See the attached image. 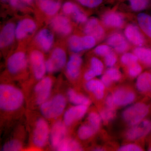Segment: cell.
I'll return each mask as SVG.
<instances>
[{
    "mask_svg": "<svg viewBox=\"0 0 151 151\" xmlns=\"http://www.w3.org/2000/svg\"><path fill=\"white\" fill-rule=\"evenodd\" d=\"M24 96L20 89L12 85L1 84L0 86V107L6 111H14L23 104Z\"/></svg>",
    "mask_w": 151,
    "mask_h": 151,
    "instance_id": "obj_1",
    "label": "cell"
},
{
    "mask_svg": "<svg viewBox=\"0 0 151 151\" xmlns=\"http://www.w3.org/2000/svg\"><path fill=\"white\" fill-rule=\"evenodd\" d=\"M66 105L65 97L62 94H57L40 105V112L46 119H56L63 113Z\"/></svg>",
    "mask_w": 151,
    "mask_h": 151,
    "instance_id": "obj_2",
    "label": "cell"
},
{
    "mask_svg": "<svg viewBox=\"0 0 151 151\" xmlns=\"http://www.w3.org/2000/svg\"><path fill=\"white\" fill-rule=\"evenodd\" d=\"M149 112L147 105L145 103H138L125 109L122 113V117L127 124L133 126L143 121Z\"/></svg>",
    "mask_w": 151,
    "mask_h": 151,
    "instance_id": "obj_3",
    "label": "cell"
},
{
    "mask_svg": "<svg viewBox=\"0 0 151 151\" xmlns=\"http://www.w3.org/2000/svg\"><path fill=\"white\" fill-rule=\"evenodd\" d=\"M49 134V128L47 122L43 119H39L36 124L33 136L35 145L39 148L44 147L48 141Z\"/></svg>",
    "mask_w": 151,
    "mask_h": 151,
    "instance_id": "obj_4",
    "label": "cell"
},
{
    "mask_svg": "<svg viewBox=\"0 0 151 151\" xmlns=\"http://www.w3.org/2000/svg\"><path fill=\"white\" fill-rule=\"evenodd\" d=\"M66 62V54L62 49L58 47L55 49L51 57L45 62L47 71L50 73L60 70Z\"/></svg>",
    "mask_w": 151,
    "mask_h": 151,
    "instance_id": "obj_5",
    "label": "cell"
},
{
    "mask_svg": "<svg viewBox=\"0 0 151 151\" xmlns=\"http://www.w3.org/2000/svg\"><path fill=\"white\" fill-rule=\"evenodd\" d=\"M52 82L49 77H43L36 85L35 91L36 94L37 104L40 105L48 100L52 88Z\"/></svg>",
    "mask_w": 151,
    "mask_h": 151,
    "instance_id": "obj_6",
    "label": "cell"
},
{
    "mask_svg": "<svg viewBox=\"0 0 151 151\" xmlns=\"http://www.w3.org/2000/svg\"><path fill=\"white\" fill-rule=\"evenodd\" d=\"M124 36L127 40L136 47L143 46L146 39L139 26L134 24L127 25L124 29Z\"/></svg>",
    "mask_w": 151,
    "mask_h": 151,
    "instance_id": "obj_7",
    "label": "cell"
},
{
    "mask_svg": "<svg viewBox=\"0 0 151 151\" xmlns=\"http://www.w3.org/2000/svg\"><path fill=\"white\" fill-rule=\"evenodd\" d=\"M30 59L35 77L40 80L47 71L43 54L38 50H34L31 53Z\"/></svg>",
    "mask_w": 151,
    "mask_h": 151,
    "instance_id": "obj_8",
    "label": "cell"
},
{
    "mask_svg": "<svg viewBox=\"0 0 151 151\" xmlns=\"http://www.w3.org/2000/svg\"><path fill=\"white\" fill-rule=\"evenodd\" d=\"M151 132V121L143 120L140 123L132 126L127 131L126 137L129 140H136L147 136Z\"/></svg>",
    "mask_w": 151,
    "mask_h": 151,
    "instance_id": "obj_9",
    "label": "cell"
},
{
    "mask_svg": "<svg viewBox=\"0 0 151 151\" xmlns=\"http://www.w3.org/2000/svg\"><path fill=\"white\" fill-rule=\"evenodd\" d=\"M125 36L121 33L113 32L107 39V44L113 48L116 52L124 53L129 48V45Z\"/></svg>",
    "mask_w": 151,
    "mask_h": 151,
    "instance_id": "obj_10",
    "label": "cell"
},
{
    "mask_svg": "<svg viewBox=\"0 0 151 151\" xmlns=\"http://www.w3.org/2000/svg\"><path fill=\"white\" fill-rule=\"evenodd\" d=\"M27 65V58L24 52H18L11 55L8 60L7 68L13 74L24 70Z\"/></svg>",
    "mask_w": 151,
    "mask_h": 151,
    "instance_id": "obj_11",
    "label": "cell"
},
{
    "mask_svg": "<svg viewBox=\"0 0 151 151\" xmlns=\"http://www.w3.org/2000/svg\"><path fill=\"white\" fill-rule=\"evenodd\" d=\"M102 21L105 27L110 28H122L125 24V19L123 15L115 11L106 12L103 15Z\"/></svg>",
    "mask_w": 151,
    "mask_h": 151,
    "instance_id": "obj_12",
    "label": "cell"
},
{
    "mask_svg": "<svg viewBox=\"0 0 151 151\" xmlns=\"http://www.w3.org/2000/svg\"><path fill=\"white\" fill-rule=\"evenodd\" d=\"M87 106L84 105H76L68 109L63 116V122L65 125L66 126H70L76 121L83 118L87 112Z\"/></svg>",
    "mask_w": 151,
    "mask_h": 151,
    "instance_id": "obj_13",
    "label": "cell"
},
{
    "mask_svg": "<svg viewBox=\"0 0 151 151\" xmlns=\"http://www.w3.org/2000/svg\"><path fill=\"white\" fill-rule=\"evenodd\" d=\"M86 35L92 36L97 40H103L105 35V31L103 26L100 24L97 18H92L86 22L84 28Z\"/></svg>",
    "mask_w": 151,
    "mask_h": 151,
    "instance_id": "obj_14",
    "label": "cell"
},
{
    "mask_svg": "<svg viewBox=\"0 0 151 151\" xmlns=\"http://www.w3.org/2000/svg\"><path fill=\"white\" fill-rule=\"evenodd\" d=\"M66 126L64 122L58 121L55 123L52 128L50 132V142L52 147L55 150L65 138Z\"/></svg>",
    "mask_w": 151,
    "mask_h": 151,
    "instance_id": "obj_15",
    "label": "cell"
},
{
    "mask_svg": "<svg viewBox=\"0 0 151 151\" xmlns=\"http://www.w3.org/2000/svg\"><path fill=\"white\" fill-rule=\"evenodd\" d=\"M115 105L126 106L134 101L136 95L133 91L124 88L116 89L112 95Z\"/></svg>",
    "mask_w": 151,
    "mask_h": 151,
    "instance_id": "obj_16",
    "label": "cell"
},
{
    "mask_svg": "<svg viewBox=\"0 0 151 151\" xmlns=\"http://www.w3.org/2000/svg\"><path fill=\"white\" fill-rule=\"evenodd\" d=\"M51 26L57 32L68 35L72 31V27L68 19L62 15L57 16L52 19Z\"/></svg>",
    "mask_w": 151,
    "mask_h": 151,
    "instance_id": "obj_17",
    "label": "cell"
},
{
    "mask_svg": "<svg viewBox=\"0 0 151 151\" xmlns=\"http://www.w3.org/2000/svg\"><path fill=\"white\" fill-rule=\"evenodd\" d=\"M36 29L35 22L31 19H24L19 22L16 28V37L19 40L22 39L34 32Z\"/></svg>",
    "mask_w": 151,
    "mask_h": 151,
    "instance_id": "obj_18",
    "label": "cell"
},
{
    "mask_svg": "<svg viewBox=\"0 0 151 151\" xmlns=\"http://www.w3.org/2000/svg\"><path fill=\"white\" fill-rule=\"evenodd\" d=\"M82 63V58L79 55L75 53L70 56L66 65V73L69 78L73 79L78 78Z\"/></svg>",
    "mask_w": 151,
    "mask_h": 151,
    "instance_id": "obj_19",
    "label": "cell"
},
{
    "mask_svg": "<svg viewBox=\"0 0 151 151\" xmlns=\"http://www.w3.org/2000/svg\"><path fill=\"white\" fill-rule=\"evenodd\" d=\"M54 37L52 33L47 29L41 30L36 37V40L41 48L45 51L51 49Z\"/></svg>",
    "mask_w": 151,
    "mask_h": 151,
    "instance_id": "obj_20",
    "label": "cell"
},
{
    "mask_svg": "<svg viewBox=\"0 0 151 151\" xmlns=\"http://www.w3.org/2000/svg\"><path fill=\"white\" fill-rule=\"evenodd\" d=\"M16 35L14 24L9 23L4 26L0 35V46L1 48L9 46L13 41Z\"/></svg>",
    "mask_w": 151,
    "mask_h": 151,
    "instance_id": "obj_21",
    "label": "cell"
},
{
    "mask_svg": "<svg viewBox=\"0 0 151 151\" xmlns=\"http://www.w3.org/2000/svg\"><path fill=\"white\" fill-rule=\"evenodd\" d=\"M103 70L104 65L103 62L97 58H92L90 60V69L84 74V79L87 81L94 79L96 76L101 75Z\"/></svg>",
    "mask_w": 151,
    "mask_h": 151,
    "instance_id": "obj_22",
    "label": "cell"
},
{
    "mask_svg": "<svg viewBox=\"0 0 151 151\" xmlns=\"http://www.w3.org/2000/svg\"><path fill=\"white\" fill-rule=\"evenodd\" d=\"M37 2L41 9L48 15L55 14L61 6L58 0H37Z\"/></svg>",
    "mask_w": 151,
    "mask_h": 151,
    "instance_id": "obj_23",
    "label": "cell"
},
{
    "mask_svg": "<svg viewBox=\"0 0 151 151\" xmlns=\"http://www.w3.org/2000/svg\"><path fill=\"white\" fill-rule=\"evenodd\" d=\"M137 21L142 32L151 41V16L145 13H140L137 16Z\"/></svg>",
    "mask_w": 151,
    "mask_h": 151,
    "instance_id": "obj_24",
    "label": "cell"
},
{
    "mask_svg": "<svg viewBox=\"0 0 151 151\" xmlns=\"http://www.w3.org/2000/svg\"><path fill=\"white\" fill-rule=\"evenodd\" d=\"M86 89L92 92L98 100L103 99L104 95L105 86L101 80L92 79L87 81L86 84Z\"/></svg>",
    "mask_w": 151,
    "mask_h": 151,
    "instance_id": "obj_25",
    "label": "cell"
},
{
    "mask_svg": "<svg viewBox=\"0 0 151 151\" xmlns=\"http://www.w3.org/2000/svg\"><path fill=\"white\" fill-rule=\"evenodd\" d=\"M133 53L144 65L151 67V48L147 47H136Z\"/></svg>",
    "mask_w": 151,
    "mask_h": 151,
    "instance_id": "obj_26",
    "label": "cell"
},
{
    "mask_svg": "<svg viewBox=\"0 0 151 151\" xmlns=\"http://www.w3.org/2000/svg\"><path fill=\"white\" fill-rule=\"evenodd\" d=\"M137 89L141 92L151 91V73L145 72L138 76L136 82Z\"/></svg>",
    "mask_w": 151,
    "mask_h": 151,
    "instance_id": "obj_27",
    "label": "cell"
},
{
    "mask_svg": "<svg viewBox=\"0 0 151 151\" xmlns=\"http://www.w3.org/2000/svg\"><path fill=\"white\" fill-rule=\"evenodd\" d=\"M84 36L72 35L68 40V45L70 50L75 53L86 50Z\"/></svg>",
    "mask_w": 151,
    "mask_h": 151,
    "instance_id": "obj_28",
    "label": "cell"
},
{
    "mask_svg": "<svg viewBox=\"0 0 151 151\" xmlns=\"http://www.w3.org/2000/svg\"><path fill=\"white\" fill-rule=\"evenodd\" d=\"M68 100L70 103L75 105H84L88 106L91 103L90 100L82 95L78 94L73 89H70L67 92Z\"/></svg>",
    "mask_w": 151,
    "mask_h": 151,
    "instance_id": "obj_29",
    "label": "cell"
},
{
    "mask_svg": "<svg viewBox=\"0 0 151 151\" xmlns=\"http://www.w3.org/2000/svg\"><path fill=\"white\" fill-rule=\"evenodd\" d=\"M124 1H128V6L133 12H140L151 6V0H125Z\"/></svg>",
    "mask_w": 151,
    "mask_h": 151,
    "instance_id": "obj_30",
    "label": "cell"
},
{
    "mask_svg": "<svg viewBox=\"0 0 151 151\" xmlns=\"http://www.w3.org/2000/svg\"><path fill=\"white\" fill-rule=\"evenodd\" d=\"M56 150L60 151H81L82 148L76 141L65 138Z\"/></svg>",
    "mask_w": 151,
    "mask_h": 151,
    "instance_id": "obj_31",
    "label": "cell"
},
{
    "mask_svg": "<svg viewBox=\"0 0 151 151\" xmlns=\"http://www.w3.org/2000/svg\"><path fill=\"white\" fill-rule=\"evenodd\" d=\"M78 4L85 7L94 9L99 7L108 3H111L116 0H75Z\"/></svg>",
    "mask_w": 151,
    "mask_h": 151,
    "instance_id": "obj_32",
    "label": "cell"
},
{
    "mask_svg": "<svg viewBox=\"0 0 151 151\" xmlns=\"http://www.w3.org/2000/svg\"><path fill=\"white\" fill-rule=\"evenodd\" d=\"M97 131L89 124L82 125L78 132V137L81 140H86L92 137Z\"/></svg>",
    "mask_w": 151,
    "mask_h": 151,
    "instance_id": "obj_33",
    "label": "cell"
},
{
    "mask_svg": "<svg viewBox=\"0 0 151 151\" xmlns=\"http://www.w3.org/2000/svg\"><path fill=\"white\" fill-rule=\"evenodd\" d=\"M138 60V58L133 52H125L121 58V61L122 64L128 67L137 63Z\"/></svg>",
    "mask_w": 151,
    "mask_h": 151,
    "instance_id": "obj_34",
    "label": "cell"
},
{
    "mask_svg": "<svg viewBox=\"0 0 151 151\" xmlns=\"http://www.w3.org/2000/svg\"><path fill=\"white\" fill-rule=\"evenodd\" d=\"M101 120L102 119L100 115L94 112L89 113L88 116L89 125H91L97 132L100 128Z\"/></svg>",
    "mask_w": 151,
    "mask_h": 151,
    "instance_id": "obj_35",
    "label": "cell"
},
{
    "mask_svg": "<svg viewBox=\"0 0 151 151\" xmlns=\"http://www.w3.org/2000/svg\"><path fill=\"white\" fill-rule=\"evenodd\" d=\"M22 148V143L18 140L14 139L6 143L2 147L4 151H19Z\"/></svg>",
    "mask_w": 151,
    "mask_h": 151,
    "instance_id": "obj_36",
    "label": "cell"
},
{
    "mask_svg": "<svg viewBox=\"0 0 151 151\" xmlns=\"http://www.w3.org/2000/svg\"><path fill=\"white\" fill-rule=\"evenodd\" d=\"M112 82H116L120 80L122 74L119 69L114 67L109 68L105 73Z\"/></svg>",
    "mask_w": 151,
    "mask_h": 151,
    "instance_id": "obj_37",
    "label": "cell"
},
{
    "mask_svg": "<svg viewBox=\"0 0 151 151\" xmlns=\"http://www.w3.org/2000/svg\"><path fill=\"white\" fill-rule=\"evenodd\" d=\"M101 119L104 122H108L115 118L116 115V111L114 108H108L103 109L100 113Z\"/></svg>",
    "mask_w": 151,
    "mask_h": 151,
    "instance_id": "obj_38",
    "label": "cell"
},
{
    "mask_svg": "<svg viewBox=\"0 0 151 151\" xmlns=\"http://www.w3.org/2000/svg\"><path fill=\"white\" fill-rule=\"evenodd\" d=\"M79 9L78 5L71 1L66 2L62 6L63 12L67 15H73Z\"/></svg>",
    "mask_w": 151,
    "mask_h": 151,
    "instance_id": "obj_39",
    "label": "cell"
},
{
    "mask_svg": "<svg viewBox=\"0 0 151 151\" xmlns=\"http://www.w3.org/2000/svg\"><path fill=\"white\" fill-rule=\"evenodd\" d=\"M33 1L34 0H9V2L13 7L21 9L31 5Z\"/></svg>",
    "mask_w": 151,
    "mask_h": 151,
    "instance_id": "obj_40",
    "label": "cell"
},
{
    "mask_svg": "<svg viewBox=\"0 0 151 151\" xmlns=\"http://www.w3.org/2000/svg\"><path fill=\"white\" fill-rule=\"evenodd\" d=\"M142 71V68L137 63L128 66V72L131 77L135 78L140 75Z\"/></svg>",
    "mask_w": 151,
    "mask_h": 151,
    "instance_id": "obj_41",
    "label": "cell"
},
{
    "mask_svg": "<svg viewBox=\"0 0 151 151\" xmlns=\"http://www.w3.org/2000/svg\"><path fill=\"white\" fill-rule=\"evenodd\" d=\"M112 51L111 47L108 44H102L98 45L94 50V52L97 55L105 57Z\"/></svg>",
    "mask_w": 151,
    "mask_h": 151,
    "instance_id": "obj_42",
    "label": "cell"
},
{
    "mask_svg": "<svg viewBox=\"0 0 151 151\" xmlns=\"http://www.w3.org/2000/svg\"><path fill=\"white\" fill-rule=\"evenodd\" d=\"M104 57L105 65L108 67H113L117 62V55L112 50Z\"/></svg>",
    "mask_w": 151,
    "mask_h": 151,
    "instance_id": "obj_43",
    "label": "cell"
},
{
    "mask_svg": "<svg viewBox=\"0 0 151 151\" xmlns=\"http://www.w3.org/2000/svg\"><path fill=\"white\" fill-rule=\"evenodd\" d=\"M73 16L75 21L78 23H84L87 22V16L80 9L73 14Z\"/></svg>",
    "mask_w": 151,
    "mask_h": 151,
    "instance_id": "obj_44",
    "label": "cell"
},
{
    "mask_svg": "<svg viewBox=\"0 0 151 151\" xmlns=\"http://www.w3.org/2000/svg\"><path fill=\"white\" fill-rule=\"evenodd\" d=\"M120 151H141L142 149L140 147L134 144H129L122 146L118 150Z\"/></svg>",
    "mask_w": 151,
    "mask_h": 151,
    "instance_id": "obj_45",
    "label": "cell"
},
{
    "mask_svg": "<svg viewBox=\"0 0 151 151\" xmlns=\"http://www.w3.org/2000/svg\"><path fill=\"white\" fill-rule=\"evenodd\" d=\"M106 104L107 107L108 108H114L115 105L113 100V97L112 95H108L106 99Z\"/></svg>",
    "mask_w": 151,
    "mask_h": 151,
    "instance_id": "obj_46",
    "label": "cell"
},
{
    "mask_svg": "<svg viewBox=\"0 0 151 151\" xmlns=\"http://www.w3.org/2000/svg\"><path fill=\"white\" fill-rule=\"evenodd\" d=\"M101 81L106 87L110 86L111 85V83H112V81L110 80L108 76L105 74H103L101 78Z\"/></svg>",
    "mask_w": 151,
    "mask_h": 151,
    "instance_id": "obj_47",
    "label": "cell"
},
{
    "mask_svg": "<svg viewBox=\"0 0 151 151\" xmlns=\"http://www.w3.org/2000/svg\"><path fill=\"white\" fill-rule=\"evenodd\" d=\"M95 151H103V149L100 148H97L95 149Z\"/></svg>",
    "mask_w": 151,
    "mask_h": 151,
    "instance_id": "obj_48",
    "label": "cell"
},
{
    "mask_svg": "<svg viewBox=\"0 0 151 151\" xmlns=\"http://www.w3.org/2000/svg\"><path fill=\"white\" fill-rule=\"evenodd\" d=\"M1 1L3 2H6L9 1V0H1Z\"/></svg>",
    "mask_w": 151,
    "mask_h": 151,
    "instance_id": "obj_49",
    "label": "cell"
},
{
    "mask_svg": "<svg viewBox=\"0 0 151 151\" xmlns=\"http://www.w3.org/2000/svg\"><path fill=\"white\" fill-rule=\"evenodd\" d=\"M124 1H125V0H118L119 2H123Z\"/></svg>",
    "mask_w": 151,
    "mask_h": 151,
    "instance_id": "obj_50",
    "label": "cell"
},
{
    "mask_svg": "<svg viewBox=\"0 0 151 151\" xmlns=\"http://www.w3.org/2000/svg\"><path fill=\"white\" fill-rule=\"evenodd\" d=\"M149 150L151 151V147L150 149H149Z\"/></svg>",
    "mask_w": 151,
    "mask_h": 151,
    "instance_id": "obj_51",
    "label": "cell"
}]
</instances>
